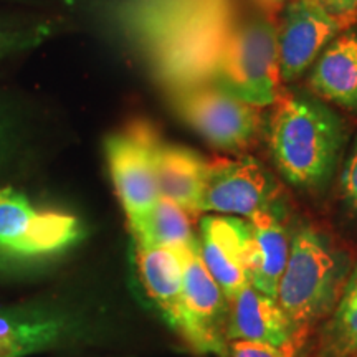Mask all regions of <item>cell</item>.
Here are the masks:
<instances>
[{"label": "cell", "mask_w": 357, "mask_h": 357, "mask_svg": "<svg viewBox=\"0 0 357 357\" xmlns=\"http://www.w3.org/2000/svg\"><path fill=\"white\" fill-rule=\"evenodd\" d=\"M113 19L166 91L211 84L240 24L236 0H114Z\"/></svg>", "instance_id": "cell-1"}, {"label": "cell", "mask_w": 357, "mask_h": 357, "mask_svg": "<svg viewBox=\"0 0 357 357\" xmlns=\"http://www.w3.org/2000/svg\"><path fill=\"white\" fill-rule=\"evenodd\" d=\"M271 106L265 131L276 171L300 190L324 189L344 147L342 119L311 93L281 91Z\"/></svg>", "instance_id": "cell-2"}, {"label": "cell", "mask_w": 357, "mask_h": 357, "mask_svg": "<svg viewBox=\"0 0 357 357\" xmlns=\"http://www.w3.org/2000/svg\"><path fill=\"white\" fill-rule=\"evenodd\" d=\"M347 278L346 258L314 229L300 227L275 300L301 331L337 306Z\"/></svg>", "instance_id": "cell-3"}, {"label": "cell", "mask_w": 357, "mask_h": 357, "mask_svg": "<svg viewBox=\"0 0 357 357\" xmlns=\"http://www.w3.org/2000/svg\"><path fill=\"white\" fill-rule=\"evenodd\" d=\"M211 84L258 108L278 100L283 79L276 24L270 17L240 20L223 47Z\"/></svg>", "instance_id": "cell-4"}, {"label": "cell", "mask_w": 357, "mask_h": 357, "mask_svg": "<svg viewBox=\"0 0 357 357\" xmlns=\"http://www.w3.org/2000/svg\"><path fill=\"white\" fill-rule=\"evenodd\" d=\"M82 225L68 213L38 211L26 195L0 189V258L40 260L73 247L82 238Z\"/></svg>", "instance_id": "cell-5"}, {"label": "cell", "mask_w": 357, "mask_h": 357, "mask_svg": "<svg viewBox=\"0 0 357 357\" xmlns=\"http://www.w3.org/2000/svg\"><path fill=\"white\" fill-rule=\"evenodd\" d=\"M169 96L174 111L187 126L227 153L243 151L265 128L261 108L213 84L185 88Z\"/></svg>", "instance_id": "cell-6"}, {"label": "cell", "mask_w": 357, "mask_h": 357, "mask_svg": "<svg viewBox=\"0 0 357 357\" xmlns=\"http://www.w3.org/2000/svg\"><path fill=\"white\" fill-rule=\"evenodd\" d=\"M159 141L155 129L142 121L129 124L123 131L106 137L109 174L131 230H136L149 217L160 199L155 176Z\"/></svg>", "instance_id": "cell-7"}, {"label": "cell", "mask_w": 357, "mask_h": 357, "mask_svg": "<svg viewBox=\"0 0 357 357\" xmlns=\"http://www.w3.org/2000/svg\"><path fill=\"white\" fill-rule=\"evenodd\" d=\"M182 260V287L189 318V344L200 354L229 357L227 323L230 303L220 284L204 265L199 252V240L178 247Z\"/></svg>", "instance_id": "cell-8"}, {"label": "cell", "mask_w": 357, "mask_h": 357, "mask_svg": "<svg viewBox=\"0 0 357 357\" xmlns=\"http://www.w3.org/2000/svg\"><path fill=\"white\" fill-rule=\"evenodd\" d=\"M278 187L255 158L213 159L207 164L202 212L248 218L276 207Z\"/></svg>", "instance_id": "cell-9"}, {"label": "cell", "mask_w": 357, "mask_h": 357, "mask_svg": "<svg viewBox=\"0 0 357 357\" xmlns=\"http://www.w3.org/2000/svg\"><path fill=\"white\" fill-rule=\"evenodd\" d=\"M347 25V22L331 15L318 0H291L276 25L283 83L294 82L310 70L321 52Z\"/></svg>", "instance_id": "cell-10"}, {"label": "cell", "mask_w": 357, "mask_h": 357, "mask_svg": "<svg viewBox=\"0 0 357 357\" xmlns=\"http://www.w3.org/2000/svg\"><path fill=\"white\" fill-rule=\"evenodd\" d=\"M199 252L229 301L250 283V227L245 218L204 217Z\"/></svg>", "instance_id": "cell-11"}, {"label": "cell", "mask_w": 357, "mask_h": 357, "mask_svg": "<svg viewBox=\"0 0 357 357\" xmlns=\"http://www.w3.org/2000/svg\"><path fill=\"white\" fill-rule=\"evenodd\" d=\"M227 323V341H253L284 346L298 341L300 329L281 310L275 298L258 291L252 284L231 298Z\"/></svg>", "instance_id": "cell-12"}, {"label": "cell", "mask_w": 357, "mask_h": 357, "mask_svg": "<svg viewBox=\"0 0 357 357\" xmlns=\"http://www.w3.org/2000/svg\"><path fill=\"white\" fill-rule=\"evenodd\" d=\"M136 260L147 294L184 341L189 337L182 260L178 247H136Z\"/></svg>", "instance_id": "cell-13"}, {"label": "cell", "mask_w": 357, "mask_h": 357, "mask_svg": "<svg viewBox=\"0 0 357 357\" xmlns=\"http://www.w3.org/2000/svg\"><path fill=\"white\" fill-rule=\"evenodd\" d=\"M306 86L321 101L357 111V30H344L321 52Z\"/></svg>", "instance_id": "cell-14"}, {"label": "cell", "mask_w": 357, "mask_h": 357, "mask_svg": "<svg viewBox=\"0 0 357 357\" xmlns=\"http://www.w3.org/2000/svg\"><path fill=\"white\" fill-rule=\"evenodd\" d=\"M245 220L250 227V284L276 298L291 252L293 235L281 222L278 208L260 211Z\"/></svg>", "instance_id": "cell-15"}, {"label": "cell", "mask_w": 357, "mask_h": 357, "mask_svg": "<svg viewBox=\"0 0 357 357\" xmlns=\"http://www.w3.org/2000/svg\"><path fill=\"white\" fill-rule=\"evenodd\" d=\"M207 164L208 160L189 147L159 141L155 176L160 197L176 202L189 215L202 213Z\"/></svg>", "instance_id": "cell-16"}, {"label": "cell", "mask_w": 357, "mask_h": 357, "mask_svg": "<svg viewBox=\"0 0 357 357\" xmlns=\"http://www.w3.org/2000/svg\"><path fill=\"white\" fill-rule=\"evenodd\" d=\"M131 234L136 247H185L197 240L189 213L166 197L158 200L149 217Z\"/></svg>", "instance_id": "cell-17"}, {"label": "cell", "mask_w": 357, "mask_h": 357, "mask_svg": "<svg viewBox=\"0 0 357 357\" xmlns=\"http://www.w3.org/2000/svg\"><path fill=\"white\" fill-rule=\"evenodd\" d=\"M319 357H357V303L334 307L321 331Z\"/></svg>", "instance_id": "cell-18"}, {"label": "cell", "mask_w": 357, "mask_h": 357, "mask_svg": "<svg viewBox=\"0 0 357 357\" xmlns=\"http://www.w3.org/2000/svg\"><path fill=\"white\" fill-rule=\"evenodd\" d=\"M63 323L53 318H26L17 331L0 334V357H22L58 341Z\"/></svg>", "instance_id": "cell-19"}, {"label": "cell", "mask_w": 357, "mask_h": 357, "mask_svg": "<svg viewBox=\"0 0 357 357\" xmlns=\"http://www.w3.org/2000/svg\"><path fill=\"white\" fill-rule=\"evenodd\" d=\"M300 342H289L284 346H271L253 341H230V357H296Z\"/></svg>", "instance_id": "cell-20"}, {"label": "cell", "mask_w": 357, "mask_h": 357, "mask_svg": "<svg viewBox=\"0 0 357 357\" xmlns=\"http://www.w3.org/2000/svg\"><path fill=\"white\" fill-rule=\"evenodd\" d=\"M339 189H341V197L344 200V204L357 212V137L341 171Z\"/></svg>", "instance_id": "cell-21"}, {"label": "cell", "mask_w": 357, "mask_h": 357, "mask_svg": "<svg viewBox=\"0 0 357 357\" xmlns=\"http://www.w3.org/2000/svg\"><path fill=\"white\" fill-rule=\"evenodd\" d=\"M326 10L337 19L347 22H354L357 15V0H318Z\"/></svg>", "instance_id": "cell-22"}, {"label": "cell", "mask_w": 357, "mask_h": 357, "mask_svg": "<svg viewBox=\"0 0 357 357\" xmlns=\"http://www.w3.org/2000/svg\"><path fill=\"white\" fill-rule=\"evenodd\" d=\"M258 8H261L265 12L266 17L275 15L276 12H281L284 7L288 6L291 0H253Z\"/></svg>", "instance_id": "cell-23"}, {"label": "cell", "mask_w": 357, "mask_h": 357, "mask_svg": "<svg viewBox=\"0 0 357 357\" xmlns=\"http://www.w3.org/2000/svg\"><path fill=\"white\" fill-rule=\"evenodd\" d=\"M341 301L344 303H357V265L349 273V278L346 281L344 291H342Z\"/></svg>", "instance_id": "cell-24"}, {"label": "cell", "mask_w": 357, "mask_h": 357, "mask_svg": "<svg viewBox=\"0 0 357 357\" xmlns=\"http://www.w3.org/2000/svg\"><path fill=\"white\" fill-rule=\"evenodd\" d=\"M2 139H3V129H2V124H0V146H2Z\"/></svg>", "instance_id": "cell-25"}, {"label": "cell", "mask_w": 357, "mask_h": 357, "mask_svg": "<svg viewBox=\"0 0 357 357\" xmlns=\"http://www.w3.org/2000/svg\"><path fill=\"white\" fill-rule=\"evenodd\" d=\"M2 43H3V38H2V37H0V47H2Z\"/></svg>", "instance_id": "cell-26"}]
</instances>
